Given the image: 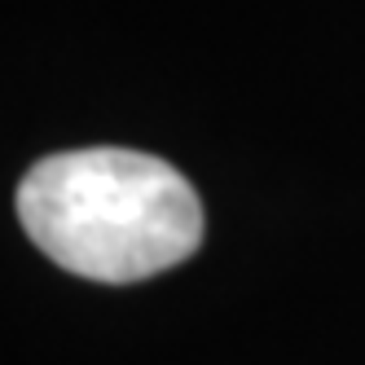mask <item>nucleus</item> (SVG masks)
<instances>
[{
	"instance_id": "f257e3e1",
	"label": "nucleus",
	"mask_w": 365,
	"mask_h": 365,
	"mask_svg": "<svg viewBox=\"0 0 365 365\" xmlns=\"http://www.w3.org/2000/svg\"><path fill=\"white\" fill-rule=\"evenodd\" d=\"M27 238L75 277L141 282L176 269L202 242V202L168 159L123 145L62 150L18 185Z\"/></svg>"
}]
</instances>
